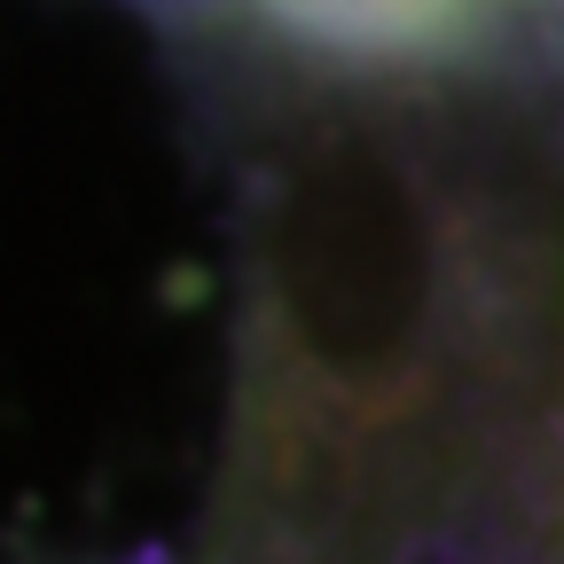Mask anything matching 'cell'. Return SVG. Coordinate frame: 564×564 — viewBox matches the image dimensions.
<instances>
[{"label":"cell","instance_id":"1","mask_svg":"<svg viewBox=\"0 0 564 564\" xmlns=\"http://www.w3.org/2000/svg\"><path fill=\"white\" fill-rule=\"evenodd\" d=\"M494 377L478 228L369 126L274 150L243 251L228 564H345Z\"/></svg>","mask_w":564,"mask_h":564}]
</instances>
